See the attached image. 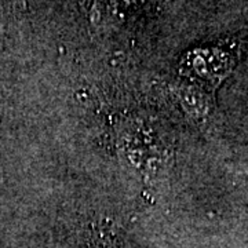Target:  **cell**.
I'll list each match as a JSON object with an SVG mask.
<instances>
[{
	"label": "cell",
	"mask_w": 248,
	"mask_h": 248,
	"mask_svg": "<svg viewBox=\"0 0 248 248\" xmlns=\"http://www.w3.org/2000/svg\"><path fill=\"white\" fill-rule=\"evenodd\" d=\"M184 62L196 76L204 80H217L225 75L229 66V60L225 54L211 50L193 51Z\"/></svg>",
	"instance_id": "cell-2"
},
{
	"label": "cell",
	"mask_w": 248,
	"mask_h": 248,
	"mask_svg": "<svg viewBox=\"0 0 248 248\" xmlns=\"http://www.w3.org/2000/svg\"><path fill=\"white\" fill-rule=\"evenodd\" d=\"M178 97L181 99V104L187 113L196 116H203L207 112V98L200 89L195 86H184L178 91Z\"/></svg>",
	"instance_id": "cell-3"
},
{
	"label": "cell",
	"mask_w": 248,
	"mask_h": 248,
	"mask_svg": "<svg viewBox=\"0 0 248 248\" xmlns=\"http://www.w3.org/2000/svg\"><path fill=\"white\" fill-rule=\"evenodd\" d=\"M120 141L124 157L135 171L152 175L161 170L163 156L160 146L140 128L133 131L125 130L122 134Z\"/></svg>",
	"instance_id": "cell-1"
}]
</instances>
